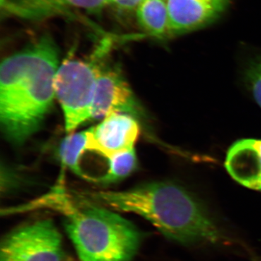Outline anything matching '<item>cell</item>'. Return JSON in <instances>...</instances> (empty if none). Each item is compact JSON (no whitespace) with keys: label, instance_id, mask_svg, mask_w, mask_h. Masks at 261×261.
<instances>
[{"label":"cell","instance_id":"obj_3","mask_svg":"<svg viewBox=\"0 0 261 261\" xmlns=\"http://www.w3.org/2000/svg\"><path fill=\"white\" fill-rule=\"evenodd\" d=\"M46 201L64 216V227L82 261H133L142 234L118 214L80 195L70 200L57 190Z\"/></svg>","mask_w":261,"mask_h":261},{"label":"cell","instance_id":"obj_15","mask_svg":"<svg viewBox=\"0 0 261 261\" xmlns=\"http://www.w3.org/2000/svg\"><path fill=\"white\" fill-rule=\"evenodd\" d=\"M142 0H112L113 6L122 11H130L136 10Z\"/></svg>","mask_w":261,"mask_h":261},{"label":"cell","instance_id":"obj_7","mask_svg":"<svg viewBox=\"0 0 261 261\" xmlns=\"http://www.w3.org/2000/svg\"><path fill=\"white\" fill-rule=\"evenodd\" d=\"M140 130V122L135 117L126 113H111L97 126L87 129V149L109 159L119 152L135 149Z\"/></svg>","mask_w":261,"mask_h":261},{"label":"cell","instance_id":"obj_8","mask_svg":"<svg viewBox=\"0 0 261 261\" xmlns=\"http://www.w3.org/2000/svg\"><path fill=\"white\" fill-rule=\"evenodd\" d=\"M171 37L198 30L219 18L230 0H166Z\"/></svg>","mask_w":261,"mask_h":261},{"label":"cell","instance_id":"obj_13","mask_svg":"<svg viewBox=\"0 0 261 261\" xmlns=\"http://www.w3.org/2000/svg\"><path fill=\"white\" fill-rule=\"evenodd\" d=\"M108 167L104 175L94 180L95 183L110 185L116 183L130 176L137 168L135 149L119 152L108 159Z\"/></svg>","mask_w":261,"mask_h":261},{"label":"cell","instance_id":"obj_1","mask_svg":"<svg viewBox=\"0 0 261 261\" xmlns=\"http://www.w3.org/2000/svg\"><path fill=\"white\" fill-rule=\"evenodd\" d=\"M60 51L44 34L7 57L0 68V122L7 140L23 144L41 128L56 98Z\"/></svg>","mask_w":261,"mask_h":261},{"label":"cell","instance_id":"obj_12","mask_svg":"<svg viewBox=\"0 0 261 261\" xmlns=\"http://www.w3.org/2000/svg\"><path fill=\"white\" fill-rule=\"evenodd\" d=\"M87 129L68 135L60 145L59 155L65 167L81 178L92 181V176L80 166L82 156L87 150Z\"/></svg>","mask_w":261,"mask_h":261},{"label":"cell","instance_id":"obj_2","mask_svg":"<svg viewBox=\"0 0 261 261\" xmlns=\"http://www.w3.org/2000/svg\"><path fill=\"white\" fill-rule=\"evenodd\" d=\"M82 196L117 212L140 216L178 243L216 244L223 239L202 204L173 182H148L122 191H87Z\"/></svg>","mask_w":261,"mask_h":261},{"label":"cell","instance_id":"obj_4","mask_svg":"<svg viewBox=\"0 0 261 261\" xmlns=\"http://www.w3.org/2000/svg\"><path fill=\"white\" fill-rule=\"evenodd\" d=\"M99 65V62L68 58L58 68L55 92L63 110L68 135L92 121Z\"/></svg>","mask_w":261,"mask_h":261},{"label":"cell","instance_id":"obj_6","mask_svg":"<svg viewBox=\"0 0 261 261\" xmlns=\"http://www.w3.org/2000/svg\"><path fill=\"white\" fill-rule=\"evenodd\" d=\"M113 113H126L138 120L144 116L121 70L116 65L99 62L92 120H102Z\"/></svg>","mask_w":261,"mask_h":261},{"label":"cell","instance_id":"obj_14","mask_svg":"<svg viewBox=\"0 0 261 261\" xmlns=\"http://www.w3.org/2000/svg\"><path fill=\"white\" fill-rule=\"evenodd\" d=\"M245 77L254 99L261 108V57L249 65Z\"/></svg>","mask_w":261,"mask_h":261},{"label":"cell","instance_id":"obj_9","mask_svg":"<svg viewBox=\"0 0 261 261\" xmlns=\"http://www.w3.org/2000/svg\"><path fill=\"white\" fill-rule=\"evenodd\" d=\"M112 5V0H6L5 14L27 20H42L73 10L99 12Z\"/></svg>","mask_w":261,"mask_h":261},{"label":"cell","instance_id":"obj_5","mask_svg":"<svg viewBox=\"0 0 261 261\" xmlns=\"http://www.w3.org/2000/svg\"><path fill=\"white\" fill-rule=\"evenodd\" d=\"M62 236L50 219L15 228L1 244L0 261H65Z\"/></svg>","mask_w":261,"mask_h":261},{"label":"cell","instance_id":"obj_11","mask_svg":"<svg viewBox=\"0 0 261 261\" xmlns=\"http://www.w3.org/2000/svg\"><path fill=\"white\" fill-rule=\"evenodd\" d=\"M136 16L140 28L151 37H171L166 0H142L136 8Z\"/></svg>","mask_w":261,"mask_h":261},{"label":"cell","instance_id":"obj_10","mask_svg":"<svg viewBox=\"0 0 261 261\" xmlns=\"http://www.w3.org/2000/svg\"><path fill=\"white\" fill-rule=\"evenodd\" d=\"M225 166L239 184L261 192V140L237 141L228 150Z\"/></svg>","mask_w":261,"mask_h":261}]
</instances>
